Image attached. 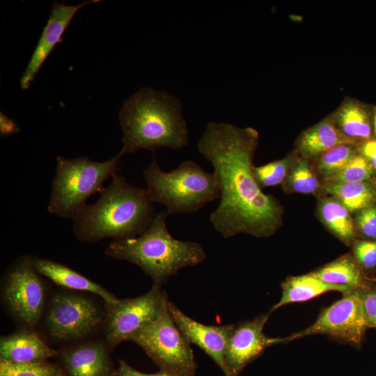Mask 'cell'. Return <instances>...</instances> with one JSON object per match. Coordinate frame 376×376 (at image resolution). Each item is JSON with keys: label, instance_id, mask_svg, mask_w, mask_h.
I'll use <instances>...</instances> for the list:
<instances>
[{"label": "cell", "instance_id": "6da1fadb", "mask_svg": "<svg viewBox=\"0 0 376 376\" xmlns=\"http://www.w3.org/2000/svg\"><path fill=\"white\" fill-rule=\"evenodd\" d=\"M258 143V133L252 127L213 121L198 141V150L219 180L220 201L210 221L224 238L241 233L268 237L283 224V207L262 191L253 173Z\"/></svg>", "mask_w": 376, "mask_h": 376}, {"label": "cell", "instance_id": "e575fe53", "mask_svg": "<svg viewBox=\"0 0 376 376\" xmlns=\"http://www.w3.org/2000/svg\"><path fill=\"white\" fill-rule=\"evenodd\" d=\"M373 132H374V134L376 137V110L374 113V116H373Z\"/></svg>", "mask_w": 376, "mask_h": 376}, {"label": "cell", "instance_id": "d6986e66", "mask_svg": "<svg viewBox=\"0 0 376 376\" xmlns=\"http://www.w3.org/2000/svg\"><path fill=\"white\" fill-rule=\"evenodd\" d=\"M281 290V297L270 310L272 313L288 304L308 301L327 292L337 291L345 295L354 290L347 286L327 283L310 273L288 277L282 282Z\"/></svg>", "mask_w": 376, "mask_h": 376}, {"label": "cell", "instance_id": "5b68a950", "mask_svg": "<svg viewBox=\"0 0 376 376\" xmlns=\"http://www.w3.org/2000/svg\"><path fill=\"white\" fill-rule=\"evenodd\" d=\"M143 175L150 200L163 205L169 215L196 212L220 197L217 174L205 171L191 160L164 172L154 155Z\"/></svg>", "mask_w": 376, "mask_h": 376}, {"label": "cell", "instance_id": "f546056e", "mask_svg": "<svg viewBox=\"0 0 376 376\" xmlns=\"http://www.w3.org/2000/svg\"><path fill=\"white\" fill-rule=\"evenodd\" d=\"M356 230L369 239H376V206L373 205L357 212Z\"/></svg>", "mask_w": 376, "mask_h": 376}, {"label": "cell", "instance_id": "d6a6232c", "mask_svg": "<svg viewBox=\"0 0 376 376\" xmlns=\"http://www.w3.org/2000/svg\"><path fill=\"white\" fill-rule=\"evenodd\" d=\"M360 154L363 156L376 171V140L366 141L359 148Z\"/></svg>", "mask_w": 376, "mask_h": 376}, {"label": "cell", "instance_id": "8fae6325", "mask_svg": "<svg viewBox=\"0 0 376 376\" xmlns=\"http://www.w3.org/2000/svg\"><path fill=\"white\" fill-rule=\"evenodd\" d=\"M100 322L95 304L89 299L69 293H59L52 299L46 318L50 336L57 340L81 337Z\"/></svg>", "mask_w": 376, "mask_h": 376}, {"label": "cell", "instance_id": "ffe728a7", "mask_svg": "<svg viewBox=\"0 0 376 376\" xmlns=\"http://www.w3.org/2000/svg\"><path fill=\"white\" fill-rule=\"evenodd\" d=\"M310 274L327 283L347 286L354 290L368 285L362 267L350 253L345 254Z\"/></svg>", "mask_w": 376, "mask_h": 376}, {"label": "cell", "instance_id": "4316f807", "mask_svg": "<svg viewBox=\"0 0 376 376\" xmlns=\"http://www.w3.org/2000/svg\"><path fill=\"white\" fill-rule=\"evenodd\" d=\"M375 171L363 156L361 154H357L341 171L321 182L322 183H357L369 182L373 178Z\"/></svg>", "mask_w": 376, "mask_h": 376}, {"label": "cell", "instance_id": "83f0119b", "mask_svg": "<svg viewBox=\"0 0 376 376\" xmlns=\"http://www.w3.org/2000/svg\"><path fill=\"white\" fill-rule=\"evenodd\" d=\"M0 376H58L52 365L40 362H0Z\"/></svg>", "mask_w": 376, "mask_h": 376}, {"label": "cell", "instance_id": "d590c367", "mask_svg": "<svg viewBox=\"0 0 376 376\" xmlns=\"http://www.w3.org/2000/svg\"><path fill=\"white\" fill-rule=\"evenodd\" d=\"M58 376H60V375H58Z\"/></svg>", "mask_w": 376, "mask_h": 376}, {"label": "cell", "instance_id": "ba28073f", "mask_svg": "<svg viewBox=\"0 0 376 376\" xmlns=\"http://www.w3.org/2000/svg\"><path fill=\"white\" fill-rule=\"evenodd\" d=\"M367 329L361 291L357 289L322 308L314 323L285 337V343L308 336L324 334L339 342L358 346Z\"/></svg>", "mask_w": 376, "mask_h": 376}, {"label": "cell", "instance_id": "e0dca14e", "mask_svg": "<svg viewBox=\"0 0 376 376\" xmlns=\"http://www.w3.org/2000/svg\"><path fill=\"white\" fill-rule=\"evenodd\" d=\"M56 352L35 333L20 331L3 337L0 342L1 361L12 363L40 362Z\"/></svg>", "mask_w": 376, "mask_h": 376}, {"label": "cell", "instance_id": "30bf717a", "mask_svg": "<svg viewBox=\"0 0 376 376\" xmlns=\"http://www.w3.org/2000/svg\"><path fill=\"white\" fill-rule=\"evenodd\" d=\"M44 285L25 256L16 261L5 277L4 296L12 313L27 325H35L40 318L45 304Z\"/></svg>", "mask_w": 376, "mask_h": 376}, {"label": "cell", "instance_id": "2e32d148", "mask_svg": "<svg viewBox=\"0 0 376 376\" xmlns=\"http://www.w3.org/2000/svg\"><path fill=\"white\" fill-rule=\"evenodd\" d=\"M31 260L33 267L39 274L46 276L57 285L95 293L102 297L107 306L115 304L118 301L104 288L64 265L36 257Z\"/></svg>", "mask_w": 376, "mask_h": 376}, {"label": "cell", "instance_id": "836d02e7", "mask_svg": "<svg viewBox=\"0 0 376 376\" xmlns=\"http://www.w3.org/2000/svg\"><path fill=\"white\" fill-rule=\"evenodd\" d=\"M20 130L17 124L5 114L0 113V134L1 136L19 132Z\"/></svg>", "mask_w": 376, "mask_h": 376}, {"label": "cell", "instance_id": "7402d4cb", "mask_svg": "<svg viewBox=\"0 0 376 376\" xmlns=\"http://www.w3.org/2000/svg\"><path fill=\"white\" fill-rule=\"evenodd\" d=\"M336 125L345 135L357 141L369 140L372 127L369 113L361 103L344 102L333 115Z\"/></svg>", "mask_w": 376, "mask_h": 376}, {"label": "cell", "instance_id": "cb8c5ba5", "mask_svg": "<svg viewBox=\"0 0 376 376\" xmlns=\"http://www.w3.org/2000/svg\"><path fill=\"white\" fill-rule=\"evenodd\" d=\"M286 191L302 194H316L322 191V182L309 163L304 156H297L288 176L283 183Z\"/></svg>", "mask_w": 376, "mask_h": 376}, {"label": "cell", "instance_id": "277c9868", "mask_svg": "<svg viewBox=\"0 0 376 376\" xmlns=\"http://www.w3.org/2000/svg\"><path fill=\"white\" fill-rule=\"evenodd\" d=\"M169 216L166 210L155 214L144 232L114 240L107 248L106 255L137 265L160 285L180 269L203 263L206 253L201 244L177 240L170 234Z\"/></svg>", "mask_w": 376, "mask_h": 376}, {"label": "cell", "instance_id": "9a60e30c", "mask_svg": "<svg viewBox=\"0 0 376 376\" xmlns=\"http://www.w3.org/2000/svg\"><path fill=\"white\" fill-rule=\"evenodd\" d=\"M337 127L333 116L322 120L308 128L297 141V152L308 159H318L327 150L342 144H356Z\"/></svg>", "mask_w": 376, "mask_h": 376}, {"label": "cell", "instance_id": "44dd1931", "mask_svg": "<svg viewBox=\"0 0 376 376\" xmlns=\"http://www.w3.org/2000/svg\"><path fill=\"white\" fill-rule=\"evenodd\" d=\"M318 215L325 227L345 244L352 245L357 234L350 212L334 197H324L318 202Z\"/></svg>", "mask_w": 376, "mask_h": 376}, {"label": "cell", "instance_id": "603a6c76", "mask_svg": "<svg viewBox=\"0 0 376 376\" xmlns=\"http://www.w3.org/2000/svg\"><path fill=\"white\" fill-rule=\"evenodd\" d=\"M322 191L338 201L350 212H359L376 201V187L370 182H322Z\"/></svg>", "mask_w": 376, "mask_h": 376}, {"label": "cell", "instance_id": "5bb4252c", "mask_svg": "<svg viewBox=\"0 0 376 376\" xmlns=\"http://www.w3.org/2000/svg\"><path fill=\"white\" fill-rule=\"evenodd\" d=\"M167 305L173 320L187 340L199 347L224 373L225 352L234 324L206 325L185 315L173 303L168 301Z\"/></svg>", "mask_w": 376, "mask_h": 376}, {"label": "cell", "instance_id": "4dcf8cb0", "mask_svg": "<svg viewBox=\"0 0 376 376\" xmlns=\"http://www.w3.org/2000/svg\"><path fill=\"white\" fill-rule=\"evenodd\" d=\"M360 291L367 327L376 329V288L367 285L360 289Z\"/></svg>", "mask_w": 376, "mask_h": 376}, {"label": "cell", "instance_id": "484cf974", "mask_svg": "<svg viewBox=\"0 0 376 376\" xmlns=\"http://www.w3.org/2000/svg\"><path fill=\"white\" fill-rule=\"evenodd\" d=\"M297 156V152L295 151L281 159L262 166H254L253 173L260 188L283 185Z\"/></svg>", "mask_w": 376, "mask_h": 376}, {"label": "cell", "instance_id": "ac0fdd59", "mask_svg": "<svg viewBox=\"0 0 376 376\" xmlns=\"http://www.w3.org/2000/svg\"><path fill=\"white\" fill-rule=\"evenodd\" d=\"M63 362L70 376H108L107 351L99 343H89L66 351Z\"/></svg>", "mask_w": 376, "mask_h": 376}, {"label": "cell", "instance_id": "f1b7e54d", "mask_svg": "<svg viewBox=\"0 0 376 376\" xmlns=\"http://www.w3.org/2000/svg\"><path fill=\"white\" fill-rule=\"evenodd\" d=\"M352 255L359 265L366 269L376 267V241L355 240L352 244Z\"/></svg>", "mask_w": 376, "mask_h": 376}, {"label": "cell", "instance_id": "1f68e13d", "mask_svg": "<svg viewBox=\"0 0 376 376\" xmlns=\"http://www.w3.org/2000/svg\"><path fill=\"white\" fill-rule=\"evenodd\" d=\"M115 374L116 376H173L162 371L152 374L141 373L133 368L132 366L122 360L119 361L118 368Z\"/></svg>", "mask_w": 376, "mask_h": 376}, {"label": "cell", "instance_id": "9c48e42d", "mask_svg": "<svg viewBox=\"0 0 376 376\" xmlns=\"http://www.w3.org/2000/svg\"><path fill=\"white\" fill-rule=\"evenodd\" d=\"M167 295L161 285L154 283L146 294L135 298L118 299L108 306L106 336L115 346L130 337L146 324L155 320L166 307Z\"/></svg>", "mask_w": 376, "mask_h": 376}, {"label": "cell", "instance_id": "7c38bea8", "mask_svg": "<svg viewBox=\"0 0 376 376\" xmlns=\"http://www.w3.org/2000/svg\"><path fill=\"white\" fill-rule=\"evenodd\" d=\"M272 312L262 313L250 320L234 324L225 352V376H239L244 368L285 338L267 336L263 328Z\"/></svg>", "mask_w": 376, "mask_h": 376}, {"label": "cell", "instance_id": "3957f363", "mask_svg": "<svg viewBox=\"0 0 376 376\" xmlns=\"http://www.w3.org/2000/svg\"><path fill=\"white\" fill-rule=\"evenodd\" d=\"M155 215L147 189L136 187L116 173L93 204H86L73 221V232L81 242L112 237H134L146 230Z\"/></svg>", "mask_w": 376, "mask_h": 376}, {"label": "cell", "instance_id": "4fadbf2b", "mask_svg": "<svg viewBox=\"0 0 376 376\" xmlns=\"http://www.w3.org/2000/svg\"><path fill=\"white\" fill-rule=\"evenodd\" d=\"M99 1H85L76 6L59 3L56 1L54 2L47 24L20 79L22 89H27L30 86L51 52L61 41L63 34L77 11L88 4Z\"/></svg>", "mask_w": 376, "mask_h": 376}, {"label": "cell", "instance_id": "8992f818", "mask_svg": "<svg viewBox=\"0 0 376 376\" xmlns=\"http://www.w3.org/2000/svg\"><path fill=\"white\" fill-rule=\"evenodd\" d=\"M124 154L121 150L104 162H93L86 157L57 156L47 211L72 220L86 205V201L100 193L104 189V182L118 172V162Z\"/></svg>", "mask_w": 376, "mask_h": 376}, {"label": "cell", "instance_id": "d4e9b609", "mask_svg": "<svg viewBox=\"0 0 376 376\" xmlns=\"http://www.w3.org/2000/svg\"><path fill=\"white\" fill-rule=\"evenodd\" d=\"M359 152L356 144L337 146L317 159L314 170L323 181L341 171Z\"/></svg>", "mask_w": 376, "mask_h": 376}, {"label": "cell", "instance_id": "7a4b0ae2", "mask_svg": "<svg viewBox=\"0 0 376 376\" xmlns=\"http://www.w3.org/2000/svg\"><path fill=\"white\" fill-rule=\"evenodd\" d=\"M182 108L181 101L166 91L141 88L123 102L119 111L121 150L125 154L141 149L185 148L189 132Z\"/></svg>", "mask_w": 376, "mask_h": 376}, {"label": "cell", "instance_id": "52a82bcc", "mask_svg": "<svg viewBox=\"0 0 376 376\" xmlns=\"http://www.w3.org/2000/svg\"><path fill=\"white\" fill-rule=\"evenodd\" d=\"M129 340L139 345L159 368L173 376H194L197 370L191 343L173 320L168 305Z\"/></svg>", "mask_w": 376, "mask_h": 376}]
</instances>
